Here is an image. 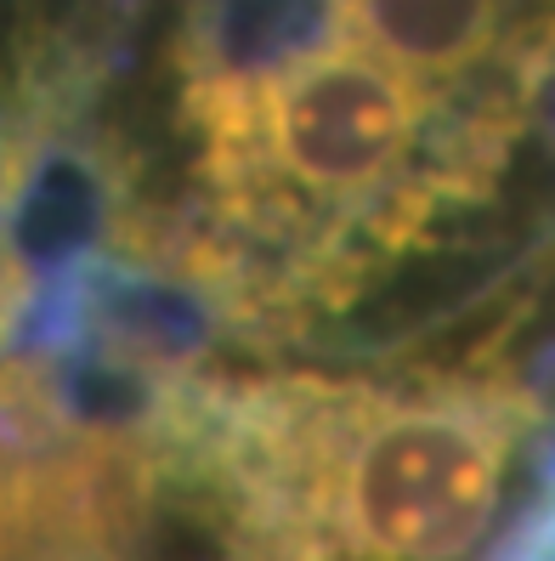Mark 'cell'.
<instances>
[{
    "label": "cell",
    "instance_id": "cell-1",
    "mask_svg": "<svg viewBox=\"0 0 555 561\" xmlns=\"http://www.w3.org/2000/svg\"><path fill=\"white\" fill-rule=\"evenodd\" d=\"M57 148L46 137H35L18 114L0 108V346H7L23 318L35 312V250L23 244V216L35 205V187H46Z\"/></svg>",
    "mask_w": 555,
    "mask_h": 561
}]
</instances>
